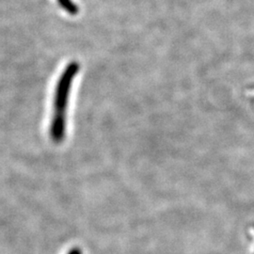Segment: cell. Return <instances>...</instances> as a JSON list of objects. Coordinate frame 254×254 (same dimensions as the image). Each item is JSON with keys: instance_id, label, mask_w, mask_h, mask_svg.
I'll list each match as a JSON object with an SVG mask.
<instances>
[{"instance_id": "cell-1", "label": "cell", "mask_w": 254, "mask_h": 254, "mask_svg": "<svg viewBox=\"0 0 254 254\" xmlns=\"http://www.w3.org/2000/svg\"><path fill=\"white\" fill-rule=\"evenodd\" d=\"M79 71V64L75 62L68 64L58 80L54 95V114L50 124L49 134L55 143H61L66 135V110L73 79Z\"/></svg>"}, {"instance_id": "cell-2", "label": "cell", "mask_w": 254, "mask_h": 254, "mask_svg": "<svg viewBox=\"0 0 254 254\" xmlns=\"http://www.w3.org/2000/svg\"><path fill=\"white\" fill-rule=\"evenodd\" d=\"M60 6L67 11L70 15H76L79 11L77 5L73 2V0H57Z\"/></svg>"}, {"instance_id": "cell-3", "label": "cell", "mask_w": 254, "mask_h": 254, "mask_svg": "<svg viewBox=\"0 0 254 254\" xmlns=\"http://www.w3.org/2000/svg\"><path fill=\"white\" fill-rule=\"evenodd\" d=\"M68 254H83V252H82L80 248L75 247V248H73L72 250H70V252L68 253Z\"/></svg>"}]
</instances>
